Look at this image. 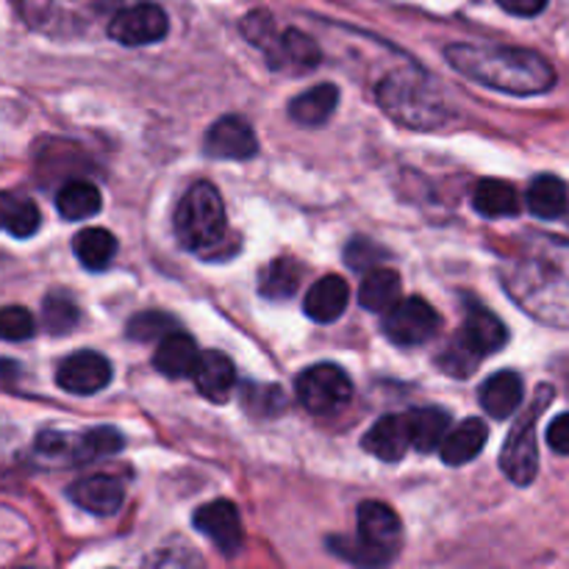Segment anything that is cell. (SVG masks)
<instances>
[{
    "label": "cell",
    "instance_id": "2",
    "mask_svg": "<svg viewBox=\"0 0 569 569\" xmlns=\"http://www.w3.org/2000/svg\"><path fill=\"white\" fill-rule=\"evenodd\" d=\"M450 67L481 87L531 98L556 87V70L545 56L528 48L503 44H450L445 50Z\"/></svg>",
    "mask_w": 569,
    "mask_h": 569
},
{
    "label": "cell",
    "instance_id": "29",
    "mask_svg": "<svg viewBox=\"0 0 569 569\" xmlns=\"http://www.w3.org/2000/svg\"><path fill=\"white\" fill-rule=\"evenodd\" d=\"M103 206L100 189L89 181H67L56 194V209L64 220H89Z\"/></svg>",
    "mask_w": 569,
    "mask_h": 569
},
{
    "label": "cell",
    "instance_id": "23",
    "mask_svg": "<svg viewBox=\"0 0 569 569\" xmlns=\"http://www.w3.org/2000/svg\"><path fill=\"white\" fill-rule=\"evenodd\" d=\"M39 226H42V214L28 194L0 192V231L28 239L39 231Z\"/></svg>",
    "mask_w": 569,
    "mask_h": 569
},
{
    "label": "cell",
    "instance_id": "5",
    "mask_svg": "<svg viewBox=\"0 0 569 569\" xmlns=\"http://www.w3.org/2000/svg\"><path fill=\"white\" fill-rule=\"evenodd\" d=\"M176 237L192 253H214L228 239V217L214 183L198 181L176 206Z\"/></svg>",
    "mask_w": 569,
    "mask_h": 569
},
{
    "label": "cell",
    "instance_id": "4",
    "mask_svg": "<svg viewBox=\"0 0 569 569\" xmlns=\"http://www.w3.org/2000/svg\"><path fill=\"white\" fill-rule=\"evenodd\" d=\"M403 542L400 517L378 500H365L359 506V531L353 539H328V548L350 565L383 567L398 556Z\"/></svg>",
    "mask_w": 569,
    "mask_h": 569
},
{
    "label": "cell",
    "instance_id": "6",
    "mask_svg": "<svg viewBox=\"0 0 569 569\" xmlns=\"http://www.w3.org/2000/svg\"><path fill=\"white\" fill-rule=\"evenodd\" d=\"M242 31L256 48L264 50L267 64L278 72H309L322 59L320 48L309 33L298 31V28L278 31L267 11H253L250 17H244Z\"/></svg>",
    "mask_w": 569,
    "mask_h": 569
},
{
    "label": "cell",
    "instance_id": "38",
    "mask_svg": "<svg viewBox=\"0 0 569 569\" xmlns=\"http://www.w3.org/2000/svg\"><path fill=\"white\" fill-rule=\"evenodd\" d=\"M495 3L515 17H537L542 14L548 0H495Z\"/></svg>",
    "mask_w": 569,
    "mask_h": 569
},
{
    "label": "cell",
    "instance_id": "8",
    "mask_svg": "<svg viewBox=\"0 0 569 569\" xmlns=\"http://www.w3.org/2000/svg\"><path fill=\"white\" fill-rule=\"evenodd\" d=\"M300 406L317 417L339 415L353 398V381L339 365H315L295 381Z\"/></svg>",
    "mask_w": 569,
    "mask_h": 569
},
{
    "label": "cell",
    "instance_id": "16",
    "mask_svg": "<svg viewBox=\"0 0 569 569\" xmlns=\"http://www.w3.org/2000/svg\"><path fill=\"white\" fill-rule=\"evenodd\" d=\"M361 448L372 453L376 459L395 465L403 459L411 450V431H409V417L406 415H387L365 433Z\"/></svg>",
    "mask_w": 569,
    "mask_h": 569
},
{
    "label": "cell",
    "instance_id": "30",
    "mask_svg": "<svg viewBox=\"0 0 569 569\" xmlns=\"http://www.w3.org/2000/svg\"><path fill=\"white\" fill-rule=\"evenodd\" d=\"M400 300V276L395 270H370L367 278L361 281L359 289V303L365 306L367 311H376V315H383V311L392 309Z\"/></svg>",
    "mask_w": 569,
    "mask_h": 569
},
{
    "label": "cell",
    "instance_id": "15",
    "mask_svg": "<svg viewBox=\"0 0 569 569\" xmlns=\"http://www.w3.org/2000/svg\"><path fill=\"white\" fill-rule=\"evenodd\" d=\"M67 498H70L78 509L89 511V515L111 517L122 509L126 489H122V483L111 476H89L72 483V487L67 489Z\"/></svg>",
    "mask_w": 569,
    "mask_h": 569
},
{
    "label": "cell",
    "instance_id": "22",
    "mask_svg": "<svg viewBox=\"0 0 569 569\" xmlns=\"http://www.w3.org/2000/svg\"><path fill=\"white\" fill-rule=\"evenodd\" d=\"M339 103V89L333 83H320L315 89H306L303 94L289 103V117L303 128H320L333 117Z\"/></svg>",
    "mask_w": 569,
    "mask_h": 569
},
{
    "label": "cell",
    "instance_id": "17",
    "mask_svg": "<svg viewBox=\"0 0 569 569\" xmlns=\"http://www.w3.org/2000/svg\"><path fill=\"white\" fill-rule=\"evenodd\" d=\"M194 387L200 389V395L209 400H228L231 389L237 387V370H233V361L228 359L226 353H217V350H209V353H200L198 361L192 367Z\"/></svg>",
    "mask_w": 569,
    "mask_h": 569
},
{
    "label": "cell",
    "instance_id": "26",
    "mask_svg": "<svg viewBox=\"0 0 569 569\" xmlns=\"http://www.w3.org/2000/svg\"><path fill=\"white\" fill-rule=\"evenodd\" d=\"M409 431H411V448L420 453H433L442 445L445 433L450 431V415L445 409H417L409 411Z\"/></svg>",
    "mask_w": 569,
    "mask_h": 569
},
{
    "label": "cell",
    "instance_id": "10",
    "mask_svg": "<svg viewBox=\"0 0 569 569\" xmlns=\"http://www.w3.org/2000/svg\"><path fill=\"white\" fill-rule=\"evenodd\" d=\"M170 31L164 9L156 3H137L117 11L114 20L109 22V33L114 42L128 44V48H142V44L161 42Z\"/></svg>",
    "mask_w": 569,
    "mask_h": 569
},
{
    "label": "cell",
    "instance_id": "27",
    "mask_svg": "<svg viewBox=\"0 0 569 569\" xmlns=\"http://www.w3.org/2000/svg\"><path fill=\"white\" fill-rule=\"evenodd\" d=\"M72 250H76V259L81 261L87 270L100 272L114 261L117 239L114 233L106 231V228H83V231L76 233V239H72Z\"/></svg>",
    "mask_w": 569,
    "mask_h": 569
},
{
    "label": "cell",
    "instance_id": "7",
    "mask_svg": "<svg viewBox=\"0 0 569 569\" xmlns=\"http://www.w3.org/2000/svg\"><path fill=\"white\" fill-rule=\"evenodd\" d=\"M553 400V389L542 387L533 398L531 409L517 420V426L511 428L509 439H506L503 450H500V470L509 476V481H515L517 487H528L533 483L539 472V450H537V420L545 411V406Z\"/></svg>",
    "mask_w": 569,
    "mask_h": 569
},
{
    "label": "cell",
    "instance_id": "28",
    "mask_svg": "<svg viewBox=\"0 0 569 569\" xmlns=\"http://www.w3.org/2000/svg\"><path fill=\"white\" fill-rule=\"evenodd\" d=\"M300 281H303V267L289 256H278L261 270L259 292L267 300H287L298 292Z\"/></svg>",
    "mask_w": 569,
    "mask_h": 569
},
{
    "label": "cell",
    "instance_id": "19",
    "mask_svg": "<svg viewBox=\"0 0 569 569\" xmlns=\"http://www.w3.org/2000/svg\"><path fill=\"white\" fill-rule=\"evenodd\" d=\"M487 422L478 420V417H470V420H465L461 426H456L453 431L445 433L442 445H439V453H442V461L448 467L470 465V461L487 448Z\"/></svg>",
    "mask_w": 569,
    "mask_h": 569
},
{
    "label": "cell",
    "instance_id": "37",
    "mask_svg": "<svg viewBox=\"0 0 569 569\" xmlns=\"http://www.w3.org/2000/svg\"><path fill=\"white\" fill-rule=\"evenodd\" d=\"M548 445L553 453L569 456V411L556 417L548 426Z\"/></svg>",
    "mask_w": 569,
    "mask_h": 569
},
{
    "label": "cell",
    "instance_id": "35",
    "mask_svg": "<svg viewBox=\"0 0 569 569\" xmlns=\"http://www.w3.org/2000/svg\"><path fill=\"white\" fill-rule=\"evenodd\" d=\"M170 331H176V322L170 317L159 315V311H144L128 322V337L137 342H150V339H161Z\"/></svg>",
    "mask_w": 569,
    "mask_h": 569
},
{
    "label": "cell",
    "instance_id": "3",
    "mask_svg": "<svg viewBox=\"0 0 569 569\" xmlns=\"http://www.w3.org/2000/svg\"><path fill=\"white\" fill-rule=\"evenodd\" d=\"M378 103L400 126L433 131L450 120V106L442 89L420 67H400L376 89Z\"/></svg>",
    "mask_w": 569,
    "mask_h": 569
},
{
    "label": "cell",
    "instance_id": "1",
    "mask_svg": "<svg viewBox=\"0 0 569 569\" xmlns=\"http://www.w3.org/2000/svg\"><path fill=\"white\" fill-rule=\"evenodd\" d=\"M503 287L533 320L569 328V239L528 233L503 261Z\"/></svg>",
    "mask_w": 569,
    "mask_h": 569
},
{
    "label": "cell",
    "instance_id": "24",
    "mask_svg": "<svg viewBox=\"0 0 569 569\" xmlns=\"http://www.w3.org/2000/svg\"><path fill=\"white\" fill-rule=\"evenodd\" d=\"M472 206L483 217H515L520 211V194L509 181L500 178H483L472 189Z\"/></svg>",
    "mask_w": 569,
    "mask_h": 569
},
{
    "label": "cell",
    "instance_id": "33",
    "mask_svg": "<svg viewBox=\"0 0 569 569\" xmlns=\"http://www.w3.org/2000/svg\"><path fill=\"white\" fill-rule=\"evenodd\" d=\"M37 331V322L33 315L22 306H6L0 309V339L6 342H22V339H31Z\"/></svg>",
    "mask_w": 569,
    "mask_h": 569
},
{
    "label": "cell",
    "instance_id": "18",
    "mask_svg": "<svg viewBox=\"0 0 569 569\" xmlns=\"http://www.w3.org/2000/svg\"><path fill=\"white\" fill-rule=\"evenodd\" d=\"M350 303V287L345 278L339 276H326L320 281L311 283V289L306 292L303 311L306 317H311L315 322H333L345 315Z\"/></svg>",
    "mask_w": 569,
    "mask_h": 569
},
{
    "label": "cell",
    "instance_id": "31",
    "mask_svg": "<svg viewBox=\"0 0 569 569\" xmlns=\"http://www.w3.org/2000/svg\"><path fill=\"white\" fill-rule=\"evenodd\" d=\"M126 448V439L117 428H92L87 433L72 437V461H94L114 456Z\"/></svg>",
    "mask_w": 569,
    "mask_h": 569
},
{
    "label": "cell",
    "instance_id": "36",
    "mask_svg": "<svg viewBox=\"0 0 569 569\" xmlns=\"http://www.w3.org/2000/svg\"><path fill=\"white\" fill-rule=\"evenodd\" d=\"M387 259V250L378 248L376 242H370V239H353V242L348 244V250H345V261H348L353 270H370L372 264H378V261Z\"/></svg>",
    "mask_w": 569,
    "mask_h": 569
},
{
    "label": "cell",
    "instance_id": "13",
    "mask_svg": "<svg viewBox=\"0 0 569 569\" xmlns=\"http://www.w3.org/2000/svg\"><path fill=\"white\" fill-rule=\"evenodd\" d=\"M56 383L70 395H98L111 383V365L94 350L67 356L56 370Z\"/></svg>",
    "mask_w": 569,
    "mask_h": 569
},
{
    "label": "cell",
    "instance_id": "11",
    "mask_svg": "<svg viewBox=\"0 0 569 569\" xmlns=\"http://www.w3.org/2000/svg\"><path fill=\"white\" fill-rule=\"evenodd\" d=\"M192 522L226 559L239 556L244 545V528L242 517H239L237 506L231 500H211V503L200 506L194 511Z\"/></svg>",
    "mask_w": 569,
    "mask_h": 569
},
{
    "label": "cell",
    "instance_id": "9",
    "mask_svg": "<svg viewBox=\"0 0 569 569\" xmlns=\"http://www.w3.org/2000/svg\"><path fill=\"white\" fill-rule=\"evenodd\" d=\"M439 326H442V317L422 298L398 300L392 309L383 311V333L389 342L400 345V348H417V345L431 342L439 333Z\"/></svg>",
    "mask_w": 569,
    "mask_h": 569
},
{
    "label": "cell",
    "instance_id": "20",
    "mask_svg": "<svg viewBox=\"0 0 569 569\" xmlns=\"http://www.w3.org/2000/svg\"><path fill=\"white\" fill-rule=\"evenodd\" d=\"M522 395H526V383H522L520 372H495L492 378L483 381L481 406L495 420H506L522 406Z\"/></svg>",
    "mask_w": 569,
    "mask_h": 569
},
{
    "label": "cell",
    "instance_id": "21",
    "mask_svg": "<svg viewBox=\"0 0 569 569\" xmlns=\"http://www.w3.org/2000/svg\"><path fill=\"white\" fill-rule=\"evenodd\" d=\"M200 350L189 333L170 331L167 337L159 339V348H156L153 365L161 376L167 378H187L192 376V367L198 361Z\"/></svg>",
    "mask_w": 569,
    "mask_h": 569
},
{
    "label": "cell",
    "instance_id": "32",
    "mask_svg": "<svg viewBox=\"0 0 569 569\" xmlns=\"http://www.w3.org/2000/svg\"><path fill=\"white\" fill-rule=\"evenodd\" d=\"M81 320V311H78L76 300L64 292H53L44 298L42 303V322H44V331L59 337V333H70L72 328L78 326Z\"/></svg>",
    "mask_w": 569,
    "mask_h": 569
},
{
    "label": "cell",
    "instance_id": "34",
    "mask_svg": "<svg viewBox=\"0 0 569 569\" xmlns=\"http://www.w3.org/2000/svg\"><path fill=\"white\" fill-rule=\"evenodd\" d=\"M242 398L248 411H253L256 417H276L278 411L287 406L281 389L278 387H259V383H248L242 389Z\"/></svg>",
    "mask_w": 569,
    "mask_h": 569
},
{
    "label": "cell",
    "instance_id": "12",
    "mask_svg": "<svg viewBox=\"0 0 569 569\" xmlns=\"http://www.w3.org/2000/svg\"><path fill=\"white\" fill-rule=\"evenodd\" d=\"M203 150L211 159H226V161H244L253 159L259 153V139L250 122L239 114L220 117L214 126L206 131Z\"/></svg>",
    "mask_w": 569,
    "mask_h": 569
},
{
    "label": "cell",
    "instance_id": "14",
    "mask_svg": "<svg viewBox=\"0 0 569 569\" xmlns=\"http://www.w3.org/2000/svg\"><path fill=\"white\" fill-rule=\"evenodd\" d=\"M456 342H459L467 353L476 356V359L481 361L483 356L498 353V350L509 342V331H506L503 322H500L489 309H483V306H470V309H467L465 328L456 333Z\"/></svg>",
    "mask_w": 569,
    "mask_h": 569
},
{
    "label": "cell",
    "instance_id": "25",
    "mask_svg": "<svg viewBox=\"0 0 569 569\" xmlns=\"http://www.w3.org/2000/svg\"><path fill=\"white\" fill-rule=\"evenodd\" d=\"M526 203L531 209V214L542 217V220H559L569 209L567 183L556 176L533 178V183L528 187Z\"/></svg>",
    "mask_w": 569,
    "mask_h": 569
}]
</instances>
